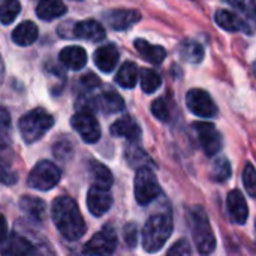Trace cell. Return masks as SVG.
<instances>
[{"label":"cell","instance_id":"obj_1","mask_svg":"<svg viewBox=\"0 0 256 256\" xmlns=\"http://www.w3.org/2000/svg\"><path fill=\"white\" fill-rule=\"evenodd\" d=\"M51 218L58 232L69 242L80 240L86 232V222L80 207L69 196L54 200L51 206Z\"/></svg>","mask_w":256,"mask_h":256},{"label":"cell","instance_id":"obj_2","mask_svg":"<svg viewBox=\"0 0 256 256\" xmlns=\"http://www.w3.org/2000/svg\"><path fill=\"white\" fill-rule=\"evenodd\" d=\"M172 232V218L170 213H156L148 218L142 230V248L148 254L159 252Z\"/></svg>","mask_w":256,"mask_h":256},{"label":"cell","instance_id":"obj_3","mask_svg":"<svg viewBox=\"0 0 256 256\" xmlns=\"http://www.w3.org/2000/svg\"><path fill=\"white\" fill-rule=\"evenodd\" d=\"M190 231L195 246L201 255H210L216 249V237L207 213L202 207H194L189 213Z\"/></svg>","mask_w":256,"mask_h":256},{"label":"cell","instance_id":"obj_4","mask_svg":"<svg viewBox=\"0 0 256 256\" xmlns=\"http://www.w3.org/2000/svg\"><path fill=\"white\" fill-rule=\"evenodd\" d=\"M54 124V118L44 108H36L28 111L20 118L18 129L22 140L27 144L39 141Z\"/></svg>","mask_w":256,"mask_h":256},{"label":"cell","instance_id":"obj_5","mask_svg":"<svg viewBox=\"0 0 256 256\" xmlns=\"http://www.w3.org/2000/svg\"><path fill=\"white\" fill-rule=\"evenodd\" d=\"M60 178H62V172L56 164L50 160H40L30 171L27 183L30 188L36 190L46 192V190L54 189L58 184Z\"/></svg>","mask_w":256,"mask_h":256},{"label":"cell","instance_id":"obj_6","mask_svg":"<svg viewBox=\"0 0 256 256\" xmlns=\"http://www.w3.org/2000/svg\"><path fill=\"white\" fill-rule=\"evenodd\" d=\"M134 190H135V198H136L138 204H141V206H148L162 192L154 172L148 166L140 168L136 171Z\"/></svg>","mask_w":256,"mask_h":256},{"label":"cell","instance_id":"obj_7","mask_svg":"<svg viewBox=\"0 0 256 256\" xmlns=\"http://www.w3.org/2000/svg\"><path fill=\"white\" fill-rule=\"evenodd\" d=\"M117 248V234L112 226H104L84 246V255L111 256Z\"/></svg>","mask_w":256,"mask_h":256},{"label":"cell","instance_id":"obj_8","mask_svg":"<svg viewBox=\"0 0 256 256\" xmlns=\"http://www.w3.org/2000/svg\"><path fill=\"white\" fill-rule=\"evenodd\" d=\"M72 128L76 130V134L81 136L84 142L94 144L100 138V126L96 120V117L92 112L87 111H78L70 118Z\"/></svg>","mask_w":256,"mask_h":256},{"label":"cell","instance_id":"obj_9","mask_svg":"<svg viewBox=\"0 0 256 256\" xmlns=\"http://www.w3.org/2000/svg\"><path fill=\"white\" fill-rule=\"evenodd\" d=\"M186 105L198 117L212 118L218 114V106L212 96L201 88H192L186 94Z\"/></svg>","mask_w":256,"mask_h":256},{"label":"cell","instance_id":"obj_10","mask_svg":"<svg viewBox=\"0 0 256 256\" xmlns=\"http://www.w3.org/2000/svg\"><path fill=\"white\" fill-rule=\"evenodd\" d=\"M194 129L198 135L200 146L207 156H214L222 148V135L219 134L214 124L207 122H198L194 123Z\"/></svg>","mask_w":256,"mask_h":256},{"label":"cell","instance_id":"obj_11","mask_svg":"<svg viewBox=\"0 0 256 256\" xmlns=\"http://www.w3.org/2000/svg\"><path fill=\"white\" fill-rule=\"evenodd\" d=\"M69 33L66 38H75V39H84V40H90V42H99L102 39H105V28L100 22L94 21V20H84V21H78L74 26L69 21Z\"/></svg>","mask_w":256,"mask_h":256},{"label":"cell","instance_id":"obj_12","mask_svg":"<svg viewBox=\"0 0 256 256\" xmlns=\"http://www.w3.org/2000/svg\"><path fill=\"white\" fill-rule=\"evenodd\" d=\"M104 20L114 30H126L141 20V14L135 9H114L104 14Z\"/></svg>","mask_w":256,"mask_h":256},{"label":"cell","instance_id":"obj_13","mask_svg":"<svg viewBox=\"0 0 256 256\" xmlns=\"http://www.w3.org/2000/svg\"><path fill=\"white\" fill-rule=\"evenodd\" d=\"M111 206H112V196L110 195L108 190L96 188V186H92L88 189V192H87V207H88V212L93 216H96V218L104 216L105 213H108Z\"/></svg>","mask_w":256,"mask_h":256},{"label":"cell","instance_id":"obj_14","mask_svg":"<svg viewBox=\"0 0 256 256\" xmlns=\"http://www.w3.org/2000/svg\"><path fill=\"white\" fill-rule=\"evenodd\" d=\"M226 208H228V214L234 224H237V225L246 224V220L249 218V208H248V202L240 190L234 189L230 192V195L226 198Z\"/></svg>","mask_w":256,"mask_h":256},{"label":"cell","instance_id":"obj_15","mask_svg":"<svg viewBox=\"0 0 256 256\" xmlns=\"http://www.w3.org/2000/svg\"><path fill=\"white\" fill-rule=\"evenodd\" d=\"M0 252L2 256H30L33 254V246L27 238L18 234H10L0 244Z\"/></svg>","mask_w":256,"mask_h":256},{"label":"cell","instance_id":"obj_16","mask_svg":"<svg viewBox=\"0 0 256 256\" xmlns=\"http://www.w3.org/2000/svg\"><path fill=\"white\" fill-rule=\"evenodd\" d=\"M118 57H120L118 50L112 44H108L94 51V64L98 66L99 70L110 74L116 69L118 63Z\"/></svg>","mask_w":256,"mask_h":256},{"label":"cell","instance_id":"obj_17","mask_svg":"<svg viewBox=\"0 0 256 256\" xmlns=\"http://www.w3.org/2000/svg\"><path fill=\"white\" fill-rule=\"evenodd\" d=\"M110 130L112 136H118V138L122 136L132 142H136L141 138V128L132 117H128V116L114 122Z\"/></svg>","mask_w":256,"mask_h":256},{"label":"cell","instance_id":"obj_18","mask_svg":"<svg viewBox=\"0 0 256 256\" xmlns=\"http://www.w3.org/2000/svg\"><path fill=\"white\" fill-rule=\"evenodd\" d=\"M60 62L70 70H81L87 63V52L84 48L72 45L66 46L58 54Z\"/></svg>","mask_w":256,"mask_h":256},{"label":"cell","instance_id":"obj_19","mask_svg":"<svg viewBox=\"0 0 256 256\" xmlns=\"http://www.w3.org/2000/svg\"><path fill=\"white\" fill-rule=\"evenodd\" d=\"M10 154V148H9V141L4 135V132H0V183L3 184H15L18 177L14 171L9 170L8 166V160L6 156Z\"/></svg>","mask_w":256,"mask_h":256},{"label":"cell","instance_id":"obj_20","mask_svg":"<svg viewBox=\"0 0 256 256\" xmlns=\"http://www.w3.org/2000/svg\"><path fill=\"white\" fill-rule=\"evenodd\" d=\"M135 48L136 51L141 54V57L153 64H160L165 57H166V51L164 46L160 45H153L144 39H136L135 40Z\"/></svg>","mask_w":256,"mask_h":256},{"label":"cell","instance_id":"obj_21","mask_svg":"<svg viewBox=\"0 0 256 256\" xmlns=\"http://www.w3.org/2000/svg\"><path fill=\"white\" fill-rule=\"evenodd\" d=\"M38 39V27L32 21H22L12 32V40L20 46H28Z\"/></svg>","mask_w":256,"mask_h":256},{"label":"cell","instance_id":"obj_22","mask_svg":"<svg viewBox=\"0 0 256 256\" xmlns=\"http://www.w3.org/2000/svg\"><path fill=\"white\" fill-rule=\"evenodd\" d=\"M66 6L62 0H40L36 6V15L44 21H51L64 15Z\"/></svg>","mask_w":256,"mask_h":256},{"label":"cell","instance_id":"obj_23","mask_svg":"<svg viewBox=\"0 0 256 256\" xmlns=\"http://www.w3.org/2000/svg\"><path fill=\"white\" fill-rule=\"evenodd\" d=\"M216 22L219 27H222L224 30H228V32H238V30H246V32H252V28L248 27V24L240 18L237 16L234 12H230V10H218L216 15Z\"/></svg>","mask_w":256,"mask_h":256},{"label":"cell","instance_id":"obj_24","mask_svg":"<svg viewBox=\"0 0 256 256\" xmlns=\"http://www.w3.org/2000/svg\"><path fill=\"white\" fill-rule=\"evenodd\" d=\"M20 208L28 216L32 218L33 220H44L45 218V213H46V206L42 200L36 198V196H30V195H26L20 200Z\"/></svg>","mask_w":256,"mask_h":256},{"label":"cell","instance_id":"obj_25","mask_svg":"<svg viewBox=\"0 0 256 256\" xmlns=\"http://www.w3.org/2000/svg\"><path fill=\"white\" fill-rule=\"evenodd\" d=\"M88 172H90L93 186L100 188V189H105V190H110V188H111L114 178H112L111 171H110L105 165H102V164H99V162H92V164H90Z\"/></svg>","mask_w":256,"mask_h":256},{"label":"cell","instance_id":"obj_26","mask_svg":"<svg viewBox=\"0 0 256 256\" xmlns=\"http://www.w3.org/2000/svg\"><path fill=\"white\" fill-rule=\"evenodd\" d=\"M136 81H138V66L132 62L123 63L116 75V82L123 88H134Z\"/></svg>","mask_w":256,"mask_h":256},{"label":"cell","instance_id":"obj_27","mask_svg":"<svg viewBox=\"0 0 256 256\" xmlns=\"http://www.w3.org/2000/svg\"><path fill=\"white\" fill-rule=\"evenodd\" d=\"M180 56L188 63H201L204 58V48L195 40H186L180 45Z\"/></svg>","mask_w":256,"mask_h":256},{"label":"cell","instance_id":"obj_28","mask_svg":"<svg viewBox=\"0 0 256 256\" xmlns=\"http://www.w3.org/2000/svg\"><path fill=\"white\" fill-rule=\"evenodd\" d=\"M210 177L213 182L224 183L231 177V165L226 158H218L210 170Z\"/></svg>","mask_w":256,"mask_h":256},{"label":"cell","instance_id":"obj_29","mask_svg":"<svg viewBox=\"0 0 256 256\" xmlns=\"http://www.w3.org/2000/svg\"><path fill=\"white\" fill-rule=\"evenodd\" d=\"M140 80H141V88L146 93H154L162 84L160 75L153 69H142L140 74Z\"/></svg>","mask_w":256,"mask_h":256},{"label":"cell","instance_id":"obj_30","mask_svg":"<svg viewBox=\"0 0 256 256\" xmlns=\"http://www.w3.org/2000/svg\"><path fill=\"white\" fill-rule=\"evenodd\" d=\"M21 4L18 0H3L0 3V22L8 26L20 14Z\"/></svg>","mask_w":256,"mask_h":256},{"label":"cell","instance_id":"obj_31","mask_svg":"<svg viewBox=\"0 0 256 256\" xmlns=\"http://www.w3.org/2000/svg\"><path fill=\"white\" fill-rule=\"evenodd\" d=\"M126 158H128L129 164L134 168H138V170L140 168H144V166H148L152 164L150 159H148V156L140 147H136L134 144L126 148Z\"/></svg>","mask_w":256,"mask_h":256},{"label":"cell","instance_id":"obj_32","mask_svg":"<svg viewBox=\"0 0 256 256\" xmlns=\"http://www.w3.org/2000/svg\"><path fill=\"white\" fill-rule=\"evenodd\" d=\"M225 3L231 4L238 12L244 14L250 20L256 21V2L255 0H224Z\"/></svg>","mask_w":256,"mask_h":256},{"label":"cell","instance_id":"obj_33","mask_svg":"<svg viewBox=\"0 0 256 256\" xmlns=\"http://www.w3.org/2000/svg\"><path fill=\"white\" fill-rule=\"evenodd\" d=\"M243 184L246 188V192L252 196L256 198V170L255 166L248 162L243 171Z\"/></svg>","mask_w":256,"mask_h":256},{"label":"cell","instance_id":"obj_34","mask_svg":"<svg viewBox=\"0 0 256 256\" xmlns=\"http://www.w3.org/2000/svg\"><path fill=\"white\" fill-rule=\"evenodd\" d=\"M152 112L160 122H168L170 120V116H171L170 105H168V102L164 98H159V99H156L152 104Z\"/></svg>","mask_w":256,"mask_h":256},{"label":"cell","instance_id":"obj_35","mask_svg":"<svg viewBox=\"0 0 256 256\" xmlns=\"http://www.w3.org/2000/svg\"><path fill=\"white\" fill-rule=\"evenodd\" d=\"M52 153L57 159L60 160H68L72 154H74V147L68 140H60L54 144L52 147Z\"/></svg>","mask_w":256,"mask_h":256},{"label":"cell","instance_id":"obj_36","mask_svg":"<svg viewBox=\"0 0 256 256\" xmlns=\"http://www.w3.org/2000/svg\"><path fill=\"white\" fill-rule=\"evenodd\" d=\"M166 256H194L192 255V249L190 244L186 240H178L170 250Z\"/></svg>","mask_w":256,"mask_h":256},{"label":"cell","instance_id":"obj_37","mask_svg":"<svg viewBox=\"0 0 256 256\" xmlns=\"http://www.w3.org/2000/svg\"><path fill=\"white\" fill-rule=\"evenodd\" d=\"M136 238H138V230L135 224H129L124 226V242L128 243V246L134 248L136 244Z\"/></svg>","mask_w":256,"mask_h":256},{"label":"cell","instance_id":"obj_38","mask_svg":"<svg viewBox=\"0 0 256 256\" xmlns=\"http://www.w3.org/2000/svg\"><path fill=\"white\" fill-rule=\"evenodd\" d=\"M80 81H81V84H82L87 90H93V88H96V87L100 86V81H99V78H98L94 74H87V75H84Z\"/></svg>","mask_w":256,"mask_h":256},{"label":"cell","instance_id":"obj_39","mask_svg":"<svg viewBox=\"0 0 256 256\" xmlns=\"http://www.w3.org/2000/svg\"><path fill=\"white\" fill-rule=\"evenodd\" d=\"M9 123H10V118H9L8 111L0 108V132H6L9 128Z\"/></svg>","mask_w":256,"mask_h":256},{"label":"cell","instance_id":"obj_40","mask_svg":"<svg viewBox=\"0 0 256 256\" xmlns=\"http://www.w3.org/2000/svg\"><path fill=\"white\" fill-rule=\"evenodd\" d=\"M8 237V222L3 214H0V244L6 240Z\"/></svg>","mask_w":256,"mask_h":256},{"label":"cell","instance_id":"obj_41","mask_svg":"<svg viewBox=\"0 0 256 256\" xmlns=\"http://www.w3.org/2000/svg\"><path fill=\"white\" fill-rule=\"evenodd\" d=\"M3 78H4V63L0 57V84L3 82Z\"/></svg>","mask_w":256,"mask_h":256},{"label":"cell","instance_id":"obj_42","mask_svg":"<svg viewBox=\"0 0 256 256\" xmlns=\"http://www.w3.org/2000/svg\"><path fill=\"white\" fill-rule=\"evenodd\" d=\"M254 74H255V76H256V63L254 64Z\"/></svg>","mask_w":256,"mask_h":256},{"label":"cell","instance_id":"obj_43","mask_svg":"<svg viewBox=\"0 0 256 256\" xmlns=\"http://www.w3.org/2000/svg\"><path fill=\"white\" fill-rule=\"evenodd\" d=\"M78 2H80V0H78Z\"/></svg>","mask_w":256,"mask_h":256}]
</instances>
